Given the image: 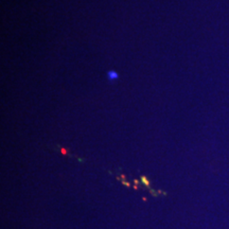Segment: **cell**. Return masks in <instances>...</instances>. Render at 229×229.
<instances>
[{"instance_id": "6da1fadb", "label": "cell", "mask_w": 229, "mask_h": 229, "mask_svg": "<svg viewBox=\"0 0 229 229\" xmlns=\"http://www.w3.org/2000/svg\"><path fill=\"white\" fill-rule=\"evenodd\" d=\"M107 77H108V79L111 80V81H113V80H116L117 77H118V74H117V72H114V71H111V72L107 74Z\"/></svg>"}]
</instances>
